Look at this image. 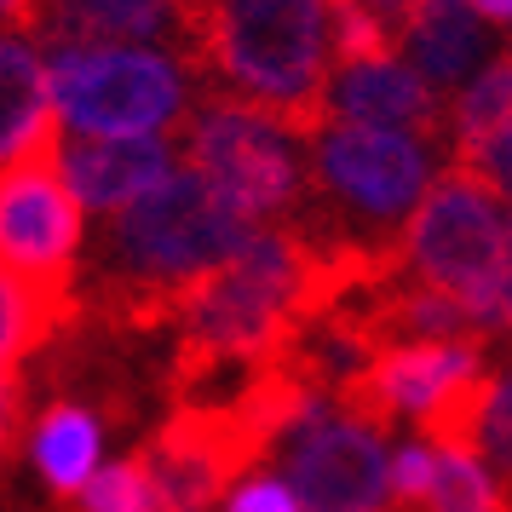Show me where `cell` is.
<instances>
[{
  "mask_svg": "<svg viewBox=\"0 0 512 512\" xmlns=\"http://www.w3.org/2000/svg\"><path fill=\"white\" fill-rule=\"evenodd\" d=\"M254 225L196 173L179 167L156 190L121 213H104V231L93 242V271H87V328L144 340L179 328L196 288L242 254Z\"/></svg>",
  "mask_w": 512,
  "mask_h": 512,
  "instance_id": "1",
  "label": "cell"
},
{
  "mask_svg": "<svg viewBox=\"0 0 512 512\" xmlns=\"http://www.w3.org/2000/svg\"><path fill=\"white\" fill-rule=\"evenodd\" d=\"M328 121L357 127H392L415 133L420 144H449V98L415 70V64H340L328 87Z\"/></svg>",
  "mask_w": 512,
  "mask_h": 512,
  "instance_id": "11",
  "label": "cell"
},
{
  "mask_svg": "<svg viewBox=\"0 0 512 512\" xmlns=\"http://www.w3.org/2000/svg\"><path fill=\"white\" fill-rule=\"evenodd\" d=\"M24 420H29V386L18 369H0V472L24 449Z\"/></svg>",
  "mask_w": 512,
  "mask_h": 512,
  "instance_id": "25",
  "label": "cell"
},
{
  "mask_svg": "<svg viewBox=\"0 0 512 512\" xmlns=\"http://www.w3.org/2000/svg\"><path fill=\"white\" fill-rule=\"evenodd\" d=\"M432 484H438V449L432 443H409L392 455V507L426 512L432 507Z\"/></svg>",
  "mask_w": 512,
  "mask_h": 512,
  "instance_id": "23",
  "label": "cell"
},
{
  "mask_svg": "<svg viewBox=\"0 0 512 512\" xmlns=\"http://www.w3.org/2000/svg\"><path fill=\"white\" fill-rule=\"evenodd\" d=\"M426 512H512V507L478 455L438 449V484H432V507Z\"/></svg>",
  "mask_w": 512,
  "mask_h": 512,
  "instance_id": "20",
  "label": "cell"
},
{
  "mask_svg": "<svg viewBox=\"0 0 512 512\" xmlns=\"http://www.w3.org/2000/svg\"><path fill=\"white\" fill-rule=\"evenodd\" d=\"M386 512H403V507H386Z\"/></svg>",
  "mask_w": 512,
  "mask_h": 512,
  "instance_id": "33",
  "label": "cell"
},
{
  "mask_svg": "<svg viewBox=\"0 0 512 512\" xmlns=\"http://www.w3.org/2000/svg\"><path fill=\"white\" fill-rule=\"evenodd\" d=\"M501 328L512 334V288H507V305H501Z\"/></svg>",
  "mask_w": 512,
  "mask_h": 512,
  "instance_id": "30",
  "label": "cell"
},
{
  "mask_svg": "<svg viewBox=\"0 0 512 512\" xmlns=\"http://www.w3.org/2000/svg\"><path fill=\"white\" fill-rule=\"evenodd\" d=\"M81 294H52L41 282L0 265V369H18L24 357L52 351L70 328H81Z\"/></svg>",
  "mask_w": 512,
  "mask_h": 512,
  "instance_id": "16",
  "label": "cell"
},
{
  "mask_svg": "<svg viewBox=\"0 0 512 512\" xmlns=\"http://www.w3.org/2000/svg\"><path fill=\"white\" fill-rule=\"evenodd\" d=\"M449 167L472 173L484 190H495L501 202H512V121L501 127V133H489L484 144H472V150H461V156H449Z\"/></svg>",
  "mask_w": 512,
  "mask_h": 512,
  "instance_id": "24",
  "label": "cell"
},
{
  "mask_svg": "<svg viewBox=\"0 0 512 512\" xmlns=\"http://www.w3.org/2000/svg\"><path fill=\"white\" fill-rule=\"evenodd\" d=\"M507 58H512V41H507Z\"/></svg>",
  "mask_w": 512,
  "mask_h": 512,
  "instance_id": "32",
  "label": "cell"
},
{
  "mask_svg": "<svg viewBox=\"0 0 512 512\" xmlns=\"http://www.w3.org/2000/svg\"><path fill=\"white\" fill-rule=\"evenodd\" d=\"M478 6V18H489V24H512V0H472Z\"/></svg>",
  "mask_w": 512,
  "mask_h": 512,
  "instance_id": "29",
  "label": "cell"
},
{
  "mask_svg": "<svg viewBox=\"0 0 512 512\" xmlns=\"http://www.w3.org/2000/svg\"><path fill=\"white\" fill-rule=\"evenodd\" d=\"M507 121H512V58L501 52L489 70L472 75V87H461V93L449 98V156L484 144Z\"/></svg>",
  "mask_w": 512,
  "mask_h": 512,
  "instance_id": "18",
  "label": "cell"
},
{
  "mask_svg": "<svg viewBox=\"0 0 512 512\" xmlns=\"http://www.w3.org/2000/svg\"><path fill=\"white\" fill-rule=\"evenodd\" d=\"M478 461L489 466V478L501 484L512 507V357L495 369V392H489L484 426H478Z\"/></svg>",
  "mask_w": 512,
  "mask_h": 512,
  "instance_id": "22",
  "label": "cell"
},
{
  "mask_svg": "<svg viewBox=\"0 0 512 512\" xmlns=\"http://www.w3.org/2000/svg\"><path fill=\"white\" fill-rule=\"evenodd\" d=\"M225 512H300V495H294L288 484L259 478V484H242V489H236Z\"/></svg>",
  "mask_w": 512,
  "mask_h": 512,
  "instance_id": "26",
  "label": "cell"
},
{
  "mask_svg": "<svg viewBox=\"0 0 512 512\" xmlns=\"http://www.w3.org/2000/svg\"><path fill=\"white\" fill-rule=\"evenodd\" d=\"M374 12L386 18V24L403 35V47H409V24H415V12H420V0H369Z\"/></svg>",
  "mask_w": 512,
  "mask_h": 512,
  "instance_id": "28",
  "label": "cell"
},
{
  "mask_svg": "<svg viewBox=\"0 0 512 512\" xmlns=\"http://www.w3.org/2000/svg\"><path fill=\"white\" fill-rule=\"evenodd\" d=\"M81 512H173V507H167L162 484L150 478L144 455L133 449L127 461H110V466L93 478V484H87V495H81Z\"/></svg>",
  "mask_w": 512,
  "mask_h": 512,
  "instance_id": "21",
  "label": "cell"
},
{
  "mask_svg": "<svg viewBox=\"0 0 512 512\" xmlns=\"http://www.w3.org/2000/svg\"><path fill=\"white\" fill-rule=\"evenodd\" d=\"M139 455L173 512H213L231 489H242L254 466L271 461L242 426L231 397L173 403V415L150 432V443H139Z\"/></svg>",
  "mask_w": 512,
  "mask_h": 512,
  "instance_id": "8",
  "label": "cell"
},
{
  "mask_svg": "<svg viewBox=\"0 0 512 512\" xmlns=\"http://www.w3.org/2000/svg\"><path fill=\"white\" fill-rule=\"evenodd\" d=\"M173 156H179V127L133 133V139H64L70 190L93 213H121L144 190H156L173 173Z\"/></svg>",
  "mask_w": 512,
  "mask_h": 512,
  "instance_id": "12",
  "label": "cell"
},
{
  "mask_svg": "<svg viewBox=\"0 0 512 512\" xmlns=\"http://www.w3.org/2000/svg\"><path fill=\"white\" fill-rule=\"evenodd\" d=\"M478 369H489V340H409L351 374L334 392V409L386 438L403 415L420 426L438 409V397H449Z\"/></svg>",
  "mask_w": 512,
  "mask_h": 512,
  "instance_id": "9",
  "label": "cell"
},
{
  "mask_svg": "<svg viewBox=\"0 0 512 512\" xmlns=\"http://www.w3.org/2000/svg\"><path fill=\"white\" fill-rule=\"evenodd\" d=\"M185 24H190V0H47L41 41L58 52L162 41L179 58L185 52Z\"/></svg>",
  "mask_w": 512,
  "mask_h": 512,
  "instance_id": "13",
  "label": "cell"
},
{
  "mask_svg": "<svg viewBox=\"0 0 512 512\" xmlns=\"http://www.w3.org/2000/svg\"><path fill=\"white\" fill-rule=\"evenodd\" d=\"M409 58L438 93H461L466 75L489 70L507 47H495L489 18H478L472 0H420L415 24H409Z\"/></svg>",
  "mask_w": 512,
  "mask_h": 512,
  "instance_id": "14",
  "label": "cell"
},
{
  "mask_svg": "<svg viewBox=\"0 0 512 512\" xmlns=\"http://www.w3.org/2000/svg\"><path fill=\"white\" fill-rule=\"evenodd\" d=\"M328 52V0H190L179 64L202 81V93L242 98L288 121L300 139H317L334 87Z\"/></svg>",
  "mask_w": 512,
  "mask_h": 512,
  "instance_id": "2",
  "label": "cell"
},
{
  "mask_svg": "<svg viewBox=\"0 0 512 512\" xmlns=\"http://www.w3.org/2000/svg\"><path fill=\"white\" fill-rule=\"evenodd\" d=\"M507 259H512V219H507Z\"/></svg>",
  "mask_w": 512,
  "mask_h": 512,
  "instance_id": "31",
  "label": "cell"
},
{
  "mask_svg": "<svg viewBox=\"0 0 512 512\" xmlns=\"http://www.w3.org/2000/svg\"><path fill=\"white\" fill-rule=\"evenodd\" d=\"M438 173L443 167L415 133L328 121L311 139V208L294 225L397 254L415 208L438 185Z\"/></svg>",
  "mask_w": 512,
  "mask_h": 512,
  "instance_id": "3",
  "label": "cell"
},
{
  "mask_svg": "<svg viewBox=\"0 0 512 512\" xmlns=\"http://www.w3.org/2000/svg\"><path fill=\"white\" fill-rule=\"evenodd\" d=\"M58 121L64 116L52 104V64H41L29 41L0 35V167L29 156Z\"/></svg>",
  "mask_w": 512,
  "mask_h": 512,
  "instance_id": "15",
  "label": "cell"
},
{
  "mask_svg": "<svg viewBox=\"0 0 512 512\" xmlns=\"http://www.w3.org/2000/svg\"><path fill=\"white\" fill-rule=\"evenodd\" d=\"M81 196L64 173V121L29 156L0 167V265L52 294H81Z\"/></svg>",
  "mask_w": 512,
  "mask_h": 512,
  "instance_id": "7",
  "label": "cell"
},
{
  "mask_svg": "<svg viewBox=\"0 0 512 512\" xmlns=\"http://www.w3.org/2000/svg\"><path fill=\"white\" fill-rule=\"evenodd\" d=\"M501 196L484 190L472 173L443 167L438 185L426 190L403 231V277L432 282L438 294L461 300L478 311L489 328H501V305L512 288V259H507V219L495 208Z\"/></svg>",
  "mask_w": 512,
  "mask_h": 512,
  "instance_id": "5",
  "label": "cell"
},
{
  "mask_svg": "<svg viewBox=\"0 0 512 512\" xmlns=\"http://www.w3.org/2000/svg\"><path fill=\"white\" fill-rule=\"evenodd\" d=\"M288 455V489L305 512H380L392 495V455L380 449V432L323 409L282 443Z\"/></svg>",
  "mask_w": 512,
  "mask_h": 512,
  "instance_id": "10",
  "label": "cell"
},
{
  "mask_svg": "<svg viewBox=\"0 0 512 512\" xmlns=\"http://www.w3.org/2000/svg\"><path fill=\"white\" fill-rule=\"evenodd\" d=\"M29 449H35V466H41L47 489L70 512H81V495L98 478V415L87 403L64 397V403H52L47 415H41Z\"/></svg>",
  "mask_w": 512,
  "mask_h": 512,
  "instance_id": "17",
  "label": "cell"
},
{
  "mask_svg": "<svg viewBox=\"0 0 512 512\" xmlns=\"http://www.w3.org/2000/svg\"><path fill=\"white\" fill-rule=\"evenodd\" d=\"M185 64L150 47H70L52 58V104L81 139L167 133L185 110Z\"/></svg>",
  "mask_w": 512,
  "mask_h": 512,
  "instance_id": "6",
  "label": "cell"
},
{
  "mask_svg": "<svg viewBox=\"0 0 512 512\" xmlns=\"http://www.w3.org/2000/svg\"><path fill=\"white\" fill-rule=\"evenodd\" d=\"M41 18H47V0H0V29L12 35H41Z\"/></svg>",
  "mask_w": 512,
  "mask_h": 512,
  "instance_id": "27",
  "label": "cell"
},
{
  "mask_svg": "<svg viewBox=\"0 0 512 512\" xmlns=\"http://www.w3.org/2000/svg\"><path fill=\"white\" fill-rule=\"evenodd\" d=\"M179 150L248 225H294L311 208V139L242 98L202 93L179 121Z\"/></svg>",
  "mask_w": 512,
  "mask_h": 512,
  "instance_id": "4",
  "label": "cell"
},
{
  "mask_svg": "<svg viewBox=\"0 0 512 512\" xmlns=\"http://www.w3.org/2000/svg\"><path fill=\"white\" fill-rule=\"evenodd\" d=\"M328 24H334V58L340 64H386L403 52V35L369 0H328Z\"/></svg>",
  "mask_w": 512,
  "mask_h": 512,
  "instance_id": "19",
  "label": "cell"
}]
</instances>
